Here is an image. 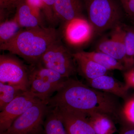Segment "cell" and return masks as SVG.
I'll return each instance as SVG.
<instances>
[{
	"label": "cell",
	"instance_id": "6da1fadb",
	"mask_svg": "<svg viewBox=\"0 0 134 134\" xmlns=\"http://www.w3.org/2000/svg\"><path fill=\"white\" fill-rule=\"evenodd\" d=\"M119 98L70 77L49 99L48 105L50 108H65L87 114L105 115L114 121L121 122L122 107Z\"/></svg>",
	"mask_w": 134,
	"mask_h": 134
},
{
	"label": "cell",
	"instance_id": "7a4b0ae2",
	"mask_svg": "<svg viewBox=\"0 0 134 134\" xmlns=\"http://www.w3.org/2000/svg\"><path fill=\"white\" fill-rule=\"evenodd\" d=\"M61 37L59 32L53 27L41 26L25 29L11 41L0 45V49L18 55L31 65H35Z\"/></svg>",
	"mask_w": 134,
	"mask_h": 134
},
{
	"label": "cell",
	"instance_id": "3957f363",
	"mask_svg": "<svg viewBox=\"0 0 134 134\" xmlns=\"http://www.w3.org/2000/svg\"><path fill=\"white\" fill-rule=\"evenodd\" d=\"M89 22L100 34L123 24L125 14L119 0H83Z\"/></svg>",
	"mask_w": 134,
	"mask_h": 134
},
{
	"label": "cell",
	"instance_id": "277c9868",
	"mask_svg": "<svg viewBox=\"0 0 134 134\" xmlns=\"http://www.w3.org/2000/svg\"><path fill=\"white\" fill-rule=\"evenodd\" d=\"M67 79L38 63L29 68V91L40 100L48 103Z\"/></svg>",
	"mask_w": 134,
	"mask_h": 134
},
{
	"label": "cell",
	"instance_id": "5b68a950",
	"mask_svg": "<svg viewBox=\"0 0 134 134\" xmlns=\"http://www.w3.org/2000/svg\"><path fill=\"white\" fill-rule=\"evenodd\" d=\"M39 63L58 72L65 78H70L77 71L73 53L63 44L61 38L50 46Z\"/></svg>",
	"mask_w": 134,
	"mask_h": 134
},
{
	"label": "cell",
	"instance_id": "8992f818",
	"mask_svg": "<svg viewBox=\"0 0 134 134\" xmlns=\"http://www.w3.org/2000/svg\"><path fill=\"white\" fill-rule=\"evenodd\" d=\"M50 107L48 103L39 100L15 120L3 134H38Z\"/></svg>",
	"mask_w": 134,
	"mask_h": 134
},
{
	"label": "cell",
	"instance_id": "52a82bcc",
	"mask_svg": "<svg viewBox=\"0 0 134 134\" xmlns=\"http://www.w3.org/2000/svg\"><path fill=\"white\" fill-rule=\"evenodd\" d=\"M0 82L29 91V68L14 55H0Z\"/></svg>",
	"mask_w": 134,
	"mask_h": 134
},
{
	"label": "cell",
	"instance_id": "ba28073f",
	"mask_svg": "<svg viewBox=\"0 0 134 134\" xmlns=\"http://www.w3.org/2000/svg\"><path fill=\"white\" fill-rule=\"evenodd\" d=\"M95 34L92 25L84 16L62 24V36L69 45L74 47L86 44Z\"/></svg>",
	"mask_w": 134,
	"mask_h": 134
},
{
	"label": "cell",
	"instance_id": "9c48e42d",
	"mask_svg": "<svg viewBox=\"0 0 134 134\" xmlns=\"http://www.w3.org/2000/svg\"><path fill=\"white\" fill-rule=\"evenodd\" d=\"M40 100L30 92L24 91L9 103L0 113V132L7 131L17 118Z\"/></svg>",
	"mask_w": 134,
	"mask_h": 134
},
{
	"label": "cell",
	"instance_id": "30bf717a",
	"mask_svg": "<svg viewBox=\"0 0 134 134\" xmlns=\"http://www.w3.org/2000/svg\"><path fill=\"white\" fill-rule=\"evenodd\" d=\"M125 32L124 24L112 30L110 37L100 39L96 46V51L101 52L110 55L124 65L126 51Z\"/></svg>",
	"mask_w": 134,
	"mask_h": 134
},
{
	"label": "cell",
	"instance_id": "8fae6325",
	"mask_svg": "<svg viewBox=\"0 0 134 134\" xmlns=\"http://www.w3.org/2000/svg\"><path fill=\"white\" fill-rule=\"evenodd\" d=\"M57 108L67 134H96L86 114L75 110Z\"/></svg>",
	"mask_w": 134,
	"mask_h": 134
},
{
	"label": "cell",
	"instance_id": "7c38bea8",
	"mask_svg": "<svg viewBox=\"0 0 134 134\" xmlns=\"http://www.w3.org/2000/svg\"><path fill=\"white\" fill-rule=\"evenodd\" d=\"M83 0H55L53 7L54 19L62 23L83 16Z\"/></svg>",
	"mask_w": 134,
	"mask_h": 134
},
{
	"label": "cell",
	"instance_id": "4fadbf2b",
	"mask_svg": "<svg viewBox=\"0 0 134 134\" xmlns=\"http://www.w3.org/2000/svg\"><path fill=\"white\" fill-rule=\"evenodd\" d=\"M86 81V84L93 88L111 93L124 99L126 98L129 88L125 83L121 82L108 75L87 80Z\"/></svg>",
	"mask_w": 134,
	"mask_h": 134
},
{
	"label": "cell",
	"instance_id": "5bb4252c",
	"mask_svg": "<svg viewBox=\"0 0 134 134\" xmlns=\"http://www.w3.org/2000/svg\"><path fill=\"white\" fill-rule=\"evenodd\" d=\"M73 56L76 63L77 71L86 81L108 74L109 70L87 58L81 51L73 53Z\"/></svg>",
	"mask_w": 134,
	"mask_h": 134
},
{
	"label": "cell",
	"instance_id": "9a60e30c",
	"mask_svg": "<svg viewBox=\"0 0 134 134\" xmlns=\"http://www.w3.org/2000/svg\"><path fill=\"white\" fill-rule=\"evenodd\" d=\"M14 17L24 29L43 26L40 15L34 12L26 2L18 8Z\"/></svg>",
	"mask_w": 134,
	"mask_h": 134
},
{
	"label": "cell",
	"instance_id": "2e32d148",
	"mask_svg": "<svg viewBox=\"0 0 134 134\" xmlns=\"http://www.w3.org/2000/svg\"><path fill=\"white\" fill-rule=\"evenodd\" d=\"M43 126L44 134H68L58 109L55 107H50Z\"/></svg>",
	"mask_w": 134,
	"mask_h": 134
},
{
	"label": "cell",
	"instance_id": "e0dca14e",
	"mask_svg": "<svg viewBox=\"0 0 134 134\" xmlns=\"http://www.w3.org/2000/svg\"><path fill=\"white\" fill-rule=\"evenodd\" d=\"M86 115L96 134H113L116 131L114 121L108 116L97 114Z\"/></svg>",
	"mask_w": 134,
	"mask_h": 134
},
{
	"label": "cell",
	"instance_id": "ac0fdd59",
	"mask_svg": "<svg viewBox=\"0 0 134 134\" xmlns=\"http://www.w3.org/2000/svg\"><path fill=\"white\" fill-rule=\"evenodd\" d=\"M81 52L87 58L104 67L108 70H125V67L122 63L104 53L96 51Z\"/></svg>",
	"mask_w": 134,
	"mask_h": 134
},
{
	"label": "cell",
	"instance_id": "d6986e66",
	"mask_svg": "<svg viewBox=\"0 0 134 134\" xmlns=\"http://www.w3.org/2000/svg\"><path fill=\"white\" fill-rule=\"evenodd\" d=\"M24 30L14 17L1 22L0 24V45L11 41Z\"/></svg>",
	"mask_w": 134,
	"mask_h": 134
},
{
	"label": "cell",
	"instance_id": "ffe728a7",
	"mask_svg": "<svg viewBox=\"0 0 134 134\" xmlns=\"http://www.w3.org/2000/svg\"><path fill=\"white\" fill-rule=\"evenodd\" d=\"M125 32V46L126 54L124 66L125 70L134 68V27L124 24Z\"/></svg>",
	"mask_w": 134,
	"mask_h": 134
},
{
	"label": "cell",
	"instance_id": "44dd1931",
	"mask_svg": "<svg viewBox=\"0 0 134 134\" xmlns=\"http://www.w3.org/2000/svg\"><path fill=\"white\" fill-rule=\"evenodd\" d=\"M15 86L0 82V110L2 111L9 103L23 92Z\"/></svg>",
	"mask_w": 134,
	"mask_h": 134
},
{
	"label": "cell",
	"instance_id": "7402d4cb",
	"mask_svg": "<svg viewBox=\"0 0 134 134\" xmlns=\"http://www.w3.org/2000/svg\"><path fill=\"white\" fill-rule=\"evenodd\" d=\"M25 2L26 0H0L1 22L5 21L8 15Z\"/></svg>",
	"mask_w": 134,
	"mask_h": 134
},
{
	"label": "cell",
	"instance_id": "603a6c76",
	"mask_svg": "<svg viewBox=\"0 0 134 134\" xmlns=\"http://www.w3.org/2000/svg\"><path fill=\"white\" fill-rule=\"evenodd\" d=\"M122 120L125 122L134 125V98L130 99L122 107Z\"/></svg>",
	"mask_w": 134,
	"mask_h": 134
},
{
	"label": "cell",
	"instance_id": "cb8c5ba5",
	"mask_svg": "<svg viewBox=\"0 0 134 134\" xmlns=\"http://www.w3.org/2000/svg\"><path fill=\"white\" fill-rule=\"evenodd\" d=\"M55 0H41L43 3V12L46 18L50 23L54 24L53 7Z\"/></svg>",
	"mask_w": 134,
	"mask_h": 134
},
{
	"label": "cell",
	"instance_id": "d4e9b609",
	"mask_svg": "<svg viewBox=\"0 0 134 134\" xmlns=\"http://www.w3.org/2000/svg\"><path fill=\"white\" fill-rule=\"evenodd\" d=\"M126 15L134 19V0H119Z\"/></svg>",
	"mask_w": 134,
	"mask_h": 134
},
{
	"label": "cell",
	"instance_id": "484cf974",
	"mask_svg": "<svg viewBox=\"0 0 134 134\" xmlns=\"http://www.w3.org/2000/svg\"><path fill=\"white\" fill-rule=\"evenodd\" d=\"M124 79L127 88H134V68L127 70L124 74Z\"/></svg>",
	"mask_w": 134,
	"mask_h": 134
},
{
	"label": "cell",
	"instance_id": "4316f807",
	"mask_svg": "<svg viewBox=\"0 0 134 134\" xmlns=\"http://www.w3.org/2000/svg\"><path fill=\"white\" fill-rule=\"evenodd\" d=\"M26 3L34 12L40 15L39 10L43 8L41 0H26Z\"/></svg>",
	"mask_w": 134,
	"mask_h": 134
},
{
	"label": "cell",
	"instance_id": "83f0119b",
	"mask_svg": "<svg viewBox=\"0 0 134 134\" xmlns=\"http://www.w3.org/2000/svg\"><path fill=\"white\" fill-rule=\"evenodd\" d=\"M122 122V126L119 134H134V125Z\"/></svg>",
	"mask_w": 134,
	"mask_h": 134
},
{
	"label": "cell",
	"instance_id": "f1b7e54d",
	"mask_svg": "<svg viewBox=\"0 0 134 134\" xmlns=\"http://www.w3.org/2000/svg\"></svg>",
	"mask_w": 134,
	"mask_h": 134
}]
</instances>
